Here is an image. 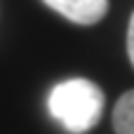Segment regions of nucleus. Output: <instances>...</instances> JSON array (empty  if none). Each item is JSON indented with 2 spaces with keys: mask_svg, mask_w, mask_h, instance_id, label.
Here are the masks:
<instances>
[{
  "mask_svg": "<svg viewBox=\"0 0 134 134\" xmlns=\"http://www.w3.org/2000/svg\"><path fill=\"white\" fill-rule=\"evenodd\" d=\"M104 92L87 78H71L59 82L47 99L54 120L71 134H85L101 120Z\"/></svg>",
  "mask_w": 134,
  "mask_h": 134,
  "instance_id": "obj_1",
  "label": "nucleus"
},
{
  "mask_svg": "<svg viewBox=\"0 0 134 134\" xmlns=\"http://www.w3.org/2000/svg\"><path fill=\"white\" fill-rule=\"evenodd\" d=\"M42 2L78 26L99 24L108 14V0H42Z\"/></svg>",
  "mask_w": 134,
  "mask_h": 134,
  "instance_id": "obj_2",
  "label": "nucleus"
},
{
  "mask_svg": "<svg viewBox=\"0 0 134 134\" xmlns=\"http://www.w3.org/2000/svg\"><path fill=\"white\" fill-rule=\"evenodd\" d=\"M113 130L115 134H134V90L118 99L113 108Z\"/></svg>",
  "mask_w": 134,
  "mask_h": 134,
  "instance_id": "obj_3",
  "label": "nucleus"
},
{
  "mask_svg": "<svg viewBox=\"0 0 134 134\" xmlns=\"http://www.w3.org/2000/svg\"><path fill=\"white\" fill-rule=\"evenodd\" d=\"M127 57H130V64L134 68V12L130 16V26H127Z\"/></svg>",
  "mask_w": 134,
  "mask_h": 134,
  "instance_id": "obj_4",
  "label": "nucleus"
}]
</instances>
